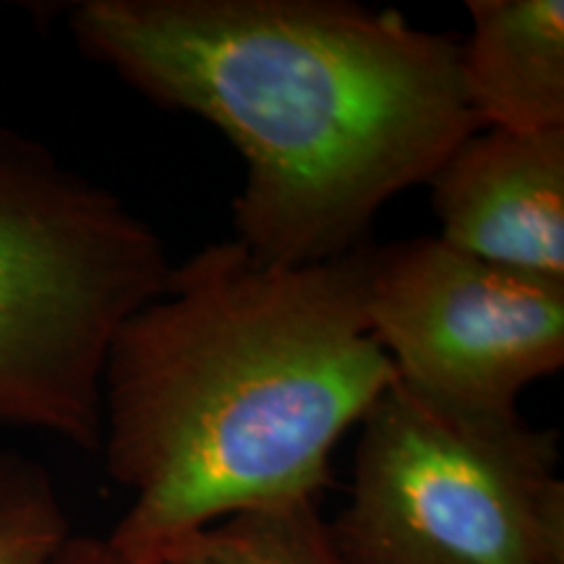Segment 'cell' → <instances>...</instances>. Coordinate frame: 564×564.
<instances>
[{
  "label": "cell",
  "instance_id": "30bf717a",
  "mask_svg": "<svg viewBox=\"0 0 564 564\" xmlns=\"http://www.w3.org/2000/svg\"><path fill=\"white\" fill-rule=\"evenodd\" d=\"M53 564H137L118 554L108 544V539H97V535H70L63 544L61 554L55 556Z\"/></svg>",
  "mask_w": 564,
  "mask_h": 564
},
{
  "label": "cell",
  "instance_id": "8992f818",
  "mask_svg": "<svg viewBox=\"0 0 564 564\" xmlns=\"http://www.w3.org/2000/svg\"><path fill=\"white\" fill-rule=\"evenodd\" d=\"M432 186L440 241L505 270L564 280V129H481Z\"/></svg>",
  "mask_w": 564,
  "mask_h": 564
},
{
  "label": "cell",
  "instance_id": "9c48e42d",
  "mask_svg": "<svg viewBox=\"0 0 564 564\" xmlns=\"http://www.w3.org/2000/svg\"><path fill=\"white\" fill-rule=\"evenodd\" d=\"M70 539L45 465L0 449V564H53Z\"/></svg>",
  "mask_w": 564,
  "mask_h": 564
},
{
  "label": "cell",
  "instance_id": "7a4b0ae2",
  "mask_svg": "<svg viewBox=\"0 0 564 564\" xmlns=\"http://www.w3.org/2000/svg\"><path fill=\"white\" fill-rule=\"evenodd\" d=\"M366 251L270 264L209 243L121 324L100 442L133 494L118 554L154 564L232 512L319 499L337 442L398 379L366 316Z\"/></svg>",
  "mask_w": 564,
  "mask_h": 564
},
{
  "label": "cell",
  "instance_id": "6da1fadb",
  "mask_svg": "<svg viewBox=\"0 0 564 564\" xmlns=\"http://www.w3.org/2000/svg\"><path fill=\"white\" fill-rule=\"evenodd\" d=\"M76 47L246 160L236 241L270 264L361 249L384 204L481 131L460 40L350 0H84Z\"/></svg>",
  "mask_w": 564,
  "mask_h": 564
},
{
  "label": "cell",
  "instance_id": "5b68a950",
  "mask_svg": "<svg viewBox=\"0 0 564 564\" xmlns=\"http://www.w3.org/2000/svg\"><path fill=\"white\" fill-rule=\"evenodd\" d=\"M366 316L398 382L460 411H518L528 387L564 366V280L440 238L369 243Z\"/></svg>",
  "mask_w": 564,
  "mask_h": 564
},
{
  "label": "cell",
  "instance_id": "3957f363",
  "mask_svg": "<svg viewBox=\"0 0 564 564\" xmlns=\"http://www.w3.org/2000/svg\"><path fill=\"white\" fill-rule=\"evenodd\" d=\"M171 259L121 196L0 126V426L102 442V371Z\"/></svg>",
  "mask_w": 564,
  "mask_h": 564
},
{
  "label": "cell",
  "instance_id": "ba28073f",
  "mask_svg": "<svg viewBox=\"0 0 564 564\" xmlns=\"http://www.w3.org/2000/svg\"><path fill=\"white\" fill-rule=\"evenodd\" d=\"M154 564H348L314 499L232 512L167 546Z\"/></svg>",
  "mask_w": 564,
  "mask_h": 564
},
{
  "label": "cell",
  "instance_id": "52a82bcc",
  "mask_svg": "<svg viewBox=\"0 0 564 564\" xmlns=\"http://www.w3.org/2000/svg\"><path fill=\"white\" fill-rule=\"evenodd\" d=\"M460 42L465 102L481 129H564L562 0H470Z\"/></svg>",
  "mask_w": 564,
  "mask_h": 564
},
{
  "label": "cell",
  "instance_id": "277c9868",
  "mask_svg": "<svg viewBox=\"0 0 564 564\" xmlns=\"http://www.w3.org/2000/svg\"><path fill=\"white\" fill-rule=\"evenodd\" d=\"M348 564H564L560 432L449 408L394 379L358 423Z\"/></svg>",
  "mask_w": 564,
  "mask_h": 564
}]
</instances>
